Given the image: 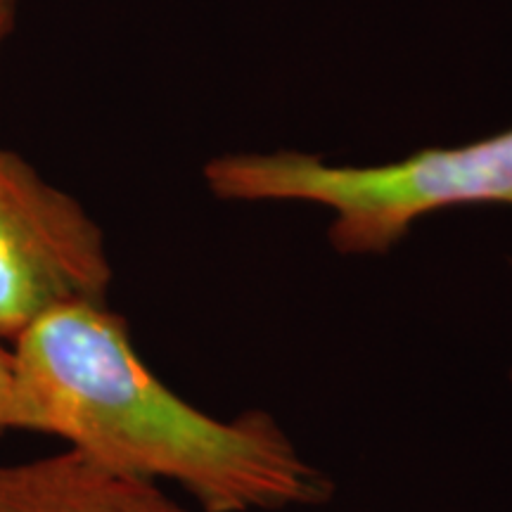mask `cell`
<instances>
[{"label":"cell","mask_w":512,"mask_h":512,"mask_svg":"<svg viewBox=\"0 0 512 512\" xmlns=\"http://www.w3.org/2000/svg\"><path fill=\"white\" fill-rule=\"evenodd\" d=\"M17 430L98 463L181 486L204 512H280L330 501L332 484L271 413L221 420L171 392L107 302L60 306L12 344Z\"/></svg>","instance_id":"cell-1"},{"label":"cell","mask_w":512,"mask_h":512,"mask_svg":"<svg viewBox=\"0 0 512 512\" xmlns=\"http://www.w3.org/2000/svg\"><path fill=\"white\" fill-rule=\"evenodd\" d=\"M223 202H299L332 214L339 254H387L415 223L458 207H512V128L384 164H332L297 150L228 152L204 166Z\"/></svg>","instance_id":"cell-2"},{"label":"cell","mask_w":512,"mask_h":512,"mask_svg":"<svg viewBox=\"0 0 512 512\" xmlns=\"http://www.w3.org/2000/svg\"><path fill=\"white\" fill-rule=\"evenodd\" d=\"M105 235L76 197L0 147V339L15 344L60 306L107 302Z\"/></svg>","instance_id":"cell-3"},{"label":"cell","mask_w":512,"mask_h":512,"mask_svg":"<svg viewBox=\"0 0 512 512\" xmlns=\"http://www.w3.org/2000/svg\"><path fill=\"white\" fill-rule=\"evenodd\" d=\"M0 512H190L157 482L124 475L74 448L0 465Z\"/></svg>","instance_id":"cell-4"},{"label":"cell","mask_w":512,"mask_h":512,"mask_svg":"<svg viewBox=\"0 0 512 512\" xmlns=\"http://www.w3.org/2000/svg\"><path fill=\"white\" fill-rule=\"evenodd\" d=\"M17 430V370L12 344L0 339V437Z\"/></svg>","instance_id":"cell-5"},{"label":"cell","mask_w":512,"mask_h":512,"mask_svg":"<svg viewBox=\"0 0 512 512\" xmlns=\"http://www.w3.org/2000/svg\"><path fill=\"white\" fill-rule=\"evenodd\" d=\"M17 19V0H0V48L8 41V36L15 29Z\"/></svg>","instance_id":"cell-6"},{"label":"cell","mask_w":512,"mask_h":512,"mask_svg":"<svg viewBox=\"0 0 512 512\" xmlns=\"http://www.w3.org/2000/svg\"><path fill=\"white\" fill-rule=\"evenodd\" d=\"M510 382H512V370H510Z\"/></svg>","instance_id":"cell-7"}]
</instances>
